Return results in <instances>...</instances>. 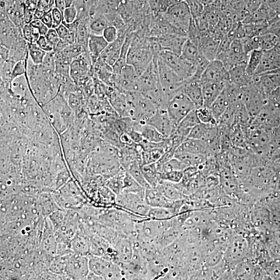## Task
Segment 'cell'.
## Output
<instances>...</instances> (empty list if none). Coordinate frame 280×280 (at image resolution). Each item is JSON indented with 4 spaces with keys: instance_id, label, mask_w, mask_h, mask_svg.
Wrapping results in <instances>:
<instances>
[{
    "instance_id": "6da1fadb",
    "label": "cell",
    "mask_w": 280,
    "mask_h": 280,
    "mask_svg": "<svg viewBox=\"0 0 280 280\" xmlns=\"http://www.w3.org/2000/svg\"><path fill=\"white\" fill-rule=\"evenodd\" d=\"M167 21L179 33L187 36L193 17L185 2L170 6L164 15Z\"/></svg>"
},
{
    "instance_id": "7a4b0ae2",
    "label": "cell",
    "mask_w": 280,
    "mask_h": 280,
    "mask_svg": "<svg viewBox=\"0 0 280 280\" xmlns=\"http://www.w3.org/2000/svg\"><path fill=\"white\" fill-rule=\"evenodd\" d=\"M89 265L90 271L103 279H122L125 278L121 267L108 257L90 255Z\"/></svg>"
},
{
    "instance_id": "3957f363",
    "label": "cell",
    "mask_w": 280,
    "mask_h": 280,
    "mask_svg": "<svg viewBox=\"0 0 280 280\" xmlns=\"http://www.w3.org/2000/svg\"><path fill=\"white\" fill-rule=\"evenodd\" d=\"M158 71L160 84L168 100L183 88L186 81H184L159 58L158 60Z\"/></svg>"
},
{
    "instance_id": "277c9868",
    "label": "cell",
    "mask_w": 280,
    "mask_h": 280,
    "mask_svg": "<svg viewBox=\"0 0 280 280\" xmlns=\"http://www.w3.org/2000/svg\"><path fill=\"white\" fill-rule=\"evenodd\" d=\"M167 109L172 121L177 126L190 112L196 110V107L183 88L169 99Z\"/></svg>"
},
{
    "instance_id": "5b68a950",
    "label": "cell",
    "mask_w": 280,
    "mask_h": 280,
    "mask_svg": "<svg viewBox=\"0 0 280 280\" xmlns=\"http://www.w3.org/2000/svg\"><path fill=\"white\" fill-rule=\"evenodd\" d=\"M159 58L185 81L192 78L196 73L195 66L181 55L162 50Z\"/></svg>"
},
{
    "instance_id": "8992f818",
    "label": "cell",
    "mask_w": 280,
    "mask_h": 280,
    "mask_svg": "<svg viewBox=\"0 0 280 280\" xmlns=\"http://www.w3.org/2000/svg\"><path fill=\"white\" fill-rule=\"evenodd\" d=\"M116 206L136 215L149 218L150 207L145 196L133 193H124L116 196Z\"/></svg>"
},
{
    "instance_id": "52a82bcc",
    "label": "cell",
    "mask_w": 280,
    "mask_h": 280,
    "mask_svg": "<svg viewBox=\"0 0 280 280\" xmlns=\"http://www.w3.org/2000/svg\"><path fill=\"white\" fill-rule=\"evenodd\" d=\"M269 98L259 91L253 83L243 88V101L250 117L251 123L267 104Z\"/></svg>"
},
{
    "instance_id": "ba28073f",
    "label": "cell",
    "mask_w": 280,
    "mask_h": 280,
    "mask_svg": "<svg viewBox=\"0 0 280 280\" xmlns=\"http://www.w3.org/2000/svg\"><path fill=\"white\" fill-rule=\"evenodd\" d=\"M154 55L150 45L145 46H130L127 57V63L133 67L139 76L152 62Z\"/></svg>"
},
{
    "instance_id": "9c48e42d",
    "label": "cell",
    "mask_w": 280,
    "mask_h": 280,
    "mask_svg": "<svg viewBox=\"0 0 280 280\" xmlns=\"http://www.w3.org/2000/svg\"><path fill=\"white\" fill-rule=\"evenodd\" d=\"M249 54L245 51L242 39H236L229 49L225 52L218 55L216 59L222 62L229 71L237 65L247 64Z\"/></svg>"
},
{
    "instance_id": "30bf717a",
    "label": "cell",
    "mask_w": 280,
    "mask_h": 280,
    "mask_svg": "<svg viewBox=\"0 0 280 280\" xmlns=\"http://www.w3.org/2000/svg\"><path fill=\"white\" fill-rule=\"evenodd\" d=\"M24 38L22 29L18 28L11 21L6 7L1 9V45L10 49Z\"/></svg>"
},
{
    "instance_id": "8fae6325",
    "label": "cell",
    "mask_w": 280,
    "mask_h": 280,
    "mask_svg": "<svg viewBox=\"0 0 280 280\" xmlns=\"http://www.w3.org/2000/svg\"><path fill=\"white\" fill-rule=\"evenodd\" d=\"M65 257L66 274L73 279H86L90 272L89 258L77 253Z\"/></svg>"
},
{
    "instance_id": "7c38bea8",
    "label": "cell",
    "mask_w": 280,
    "mask_h": 280,
    "mask_svg": "<svg viewBox=\"0 0 280 280\" xmlns=\"http://www.w3.org/2000/svg\"><path fill=\"white\" fill-rule=\"evenodd\" d=\"M158 58L154 57L147 69L138 77L137 91L144 94L161 87L158 71Z\"/></svg>"
},
{
    "instance_id": "4fadbf2b",
    "label": "cell",
    "mask_w": 280,
    "mask_h": 280,
    "mask_svg": "<svg viewBox=\"0 0 280 280\" xmlns=\"http://www.w3.org/2000/svg\"><path fill=\"white\" fill-rule=\"evenodd\" d=\"M221 38L212 31L201 32L198 48L200 53L210 62L216 59Z\"/></svg>"
},
{
    "instance_id": "5bb4252c",
    "label": "cell",
    "mask_w": 280,
    "mask_h": 280,
    "mask_svg": "<svg viewBox=\"0 0 280 280\" xmlns=\"http://www.w3.org/2000/svg\"><path fill=\"white\" fill-rule=\"evenodd\" d=\"M155 128L166 138L175 131L177 125L170 116L167 109H158L147 122Z\"/></svg>"
},
{
    "instance_id": "9a60e30c",
    "label": "cell",
    "mask_w": 280,
    "mask_h": 280,
    "mask_svg": "<svg viewBox=\"0 0 280 280\" xmlns=\"http://www.w3.org/2000/svg\"><path fill=\"white\" fill-rule=\"evenodd\" d=\"M137 78L133 67L127 64L118 73L113 74V83L118 89L128 93L137 91Z\"/></svg>"
},
{
    "instance_id": "2e32d148",
    "label": "cell",
    "mask_w": 280,
    "mask_h": 280,
    "mask_svg": "<svg viewBox=\"0 0 280 280\" xmlns=\"http://www.w3.org/2000/svg\"><path fill=\"white\" fill-rule=\"evenodd\" d=\"M201 81H212L230 84L229 71L218 59L210 62L203 74Z\"/></svg>"
},
{
    "instance_id": "e0dca14e",
    "label": "cell",
    "mask_w": 280,
    "mask_h": 280,
    "mask_svg": "<svg viewBox=\"0 0 280 280\" xmlns=\"http://www.w3.org/2000/svg\"><path fill=\"white\" fill-rule=\"evenodd\" d=\"M162 50H166L181 55L188 39L187 36L179 33H171L158 37Z\"/></svg>"
},
{
    "instance_id": "ac0fdd59",
    "label": "cell",
    "mask_w": 280,
    "mask_h": 280,
    "mask_svg": "<svg viewBox=\"0 0 280 280\" xmlns=\"http://www.w3.org/2000/svg\"><path fill=\"white\" fill-rule=\"evenodd\" d=\"M183 91L198 109L204 107V96L201 79H190L183 87Z\"/></svg>"
},
{
    "instance_id": "d6986e66",
    "label": "cell",
    "mask_w": 280,
    "mask_h": 280,
    "mask_svg": "<svg viewBox=\"0 0 280 280\" xmlns=\"http://www.w3.org/2000/svg\"><path fill=\"white\" fill-rule=\"evenodd\" d=\"M201 81L204 96V107L210 108L227 84L212 81H201Z\"/></svg>"
},
{
    "instance_id": "ffe728a7",
    "label": "cell",
    "mask_w": 280,
    "mask_h": 280,
    "mask_svg": "<svg viewBox=\"0 0 280 280\" xmlns=\"http://www.w3.org/2000/svg\"><path fill=\"white\" fill-rule=\"evenodd\" d=\"M189 153L207 156L211 153L208 146L202 140L186 138L176 150L175 153Z\"/></svg>"
},
{
    "instance_id": "44dd1931",
    "label": "cell",
    "mask_w": 280,
    "mask_h": 280,
    "mask_svg": "<svg viewBox=\"0 0 280 280\" xmlns=\"http://www.w3.org/2000/svg\"><path fill=\"white\" fill-rule=\"evenodd\" d=\"M247 64L237 65L229 70L230 84L243 88L253 83V77L247 73Z\"/></svg>"
},
{
    "instance_id": "7402d4cb",
    "label": "cell",
    "mask_w": 280,
    "mask_h": 280,
    "mask_svg": "<svg viewBox=\"0 0 280 280\" xmlns=\"http://www.w3.org/2000/svg\"><path fill=\"white\" fill-rule=\"evenodd\" d=\"M108 45L109 43L103 35L90 34L88 44V51L94 66Z\"/></svg>"
},
{
    "instance_id": "603a6c76",
    "label": "cell",
    "mask_w": 280,
    "mask_h": 280,
    "mask_svg": "<svg viewBox=\"0 0 280 280\" xmlns=\"http://www.w3.org/2000/svg\"><path fill=\"white\" fill-rule=\"evenodd\" d=\"M201 123L198 117L196 109L190 112L177 125L173 134L186 139L191 130L197 124Z\"/></svg>"
},
{
    "instance_id": "cb8c5ba5",
    "label": "cell",
    "mask_w": 280,
    "mask_h": 280,
    "mask_svg": "<svg viewBox=\"0 0 280 280\" xmlns=\"http://www.w3.org/2000/svg\"><path fill=\"white\" fill-rule=\"evenodd\" d=\"M225 87L210 107L217 124L230 104Z\"/></svg>"
},
{
    "instance_id": "d4e9b609",
    "label": "cell",
    "mask_w": 280,
    "mask_h": 280,
    "mask_svg": "<svg viewBox=\"0 0 280 280\" xmlns=\"http://www.w3.org/2000/svg\"><path fill=\"white\" fill-rule=\"evenodd\" d=\"M28 56V43L24 38L20 39L10 49L9 60L15 63L25 61Z\"/></svg>"
},
{
    "instance_id": "484cf974",
    "label": "cell",
    "mask_w": 280,
    "mask_h": 280,
    "mask_svg": "<svg viewBox=\"0 0 280 280\" xmlns=\"http://www.w3.org/2000/svg\"><path fill=\"white\" fill-rule=\"evenodd\" d=\"M156 188L167 198L172 201L182 200L181 192L176 183L162 179Z\"/></svg>"
},
{
    "instance_id": "4316f807",
    "label": "cell",
    "mask_w": 280,
    "mask_h": 280,
    "mask_svg": "<svg viewBox=\"0 0 280 280\" xmlns=\"http://www.w3.org/2000/svg\"><path fill=\"white\" fill-rule=\"evenodd\" d=\"M109 26V20L105 15L95 14L90 18L89 28L90 34L102 35L104 30Z\"/></svg>"
},
{
    "instance_id": "83f0119b",
    "label": "cell",
    "mask_w": 280,
    "mask_h": 280,
    "mask_svg": "<svg viewBox=\"0 0 280 280\" xmlns=\"http://www.w3.org/2000/svg\"><path fill=\"white\" fill-rule=\"evenodd\" d=\"M137 131L141 133L146 141L153 143H159L164 141L166 138L161 133H160L152 126L146 124H139Z\"/></svg>"
},
{
    "instance_id": "f1b7e54d",
    "label": "cell",
    "mask_w": 280,
    "mask_h": 280,
    "mask_svg": "<svg viewBox=\"0 0 280 280\" xmlns=\"http://www.w3.org/2000/svg\"><path fill=\"white\" fill-rule=\"evenodd\" d=\"M142 169L150 186L152 188H156L162 180L156 163L143 165L142 166Z\"/></svg>"
},
{
    "instance_id": "f546056e",
    "label": "cell",
    "mask_w": 280,
    "mask_h": 280,
    "mask_svg": "<svg viewBox=\"0 0 280 280\" xmlns=\"http://www.w3.org/2000/svg\"><path fill=\"white\" fill-rule=\"evenodd\" d=\"M120 5L121 0H98L95 14L107 15L119 13Z\"/></svg>"
},
{
    "instance_id": "4dcf8cb0",
    "label": "cell",
    "mask_w": 280,
    "mask_h": 280,
    "mask_svg": "<svg viewBox=\"0 0 280 280\" xmlns=\"http://www.w3.org/2000/svg\"><path fill=\"white\" fill-rule=\"evenodd\" d=\"M174 157L179 159L188 167H197L206 161V156L189 153H175Z\"/></svg>"
},
{
    "instance_id": "1f68e13d",
    "label": "cell",
    "mask_w": 280,
    "mask_h": 280,
    "mask_svg": "<svg viewBox=\"0 0 280 280\" xmlns=\"http://www.w3.org/2000/svg\"><path fill=\"white\" fill-rule=\"evenodd\" d=\"M126 170L123 169L117 174L106 179V185L116 195L123 193Z\"/></svg>"
},
{
    "instance_id": "d6a6232c",
    "label": "cell",
    "mask_w": 280,
    "mask_h": 280,
    "mask_svg": "<svg viewBox=\"0 0 280 280\" xmlns=\"http://www.w3.org/2000/svg\"><path fill=\"white\" fill-rule=\"evenodd\" d=\"M90 18L77 20L79 22L77 43L84 46L88 51V44L90 35L89 28Z\"/></svg>"
},
{
    "instance_id": "836d02e7",
    "label": "cell",
    "mask_w": 280,
    "mask_h": 280,
    "mask_svg": "<svg viewBox=\"0 0 280 280\" xmlns=\"http://www.w3.org/2000/svg\"><path fill=\"white\" fill-rule=\"evenodd\" d=\"M123 193H133L145 196L146 189L140 185L131 175L126 171Z\"/></svg>"
},
{
    "instance_id": "e575fe53",
    "label": "cell",
    "mask_w": 280,
    "mask_h": 280,
    "mask_svg": "<svg viewBox=\"0 0 280 280\" xmlns=\"http://www.w3.org/2000/svg\"><path fill=\"white\" fill-rule=\"evenodd\" d=\"M201 55L198 47L188 39L183 48L181 56L195 66Z\"/></svg>"
},
{
    "instance_id": "d590c367",
    "label": "cell",
    "mask_w": 280,
    "mask_h": 280,
    "mask_svg": "<svg viewBox=\"0 0 280 280\" xmlns=\"http://www.w3.org/2000/svg\"><path fill=\"white\" fill-rule=\"evenodd\" d=\"M263 55V51L262 50H254L250 53L246 70L250 77L253 78L255 75L256 70L261 63Z\"/></svg>"
},
{
    "instance_id": "8d00e7d4",
    "label": "cell",
    "mask_w": 280,
    "mask_h": 280,
    "mask_svg": "<svg viewBox=\"0 0 280 280\" xmlns=\"http://www.w3.org/2000/svg\"><path fill=\"white\" fill-rule=\"evenodd\" d=\"M28 48L31 62L36 65H42L47 52L40 48L36 43H28Z\"/></svg>"
},
{
    "instance_id": "74e56055",
    "label": "cell",
    "mask_w": 280,
    "mask_h": 280,
    "mask_svg": "<svg viewBox=\"0 0 280 280\" xmlns=\"http://www.w3.org/2000/svg\"><path fill=\"white\" fill-rule=\"evenodd\" d=\"M156 166L160 173L167 172L172 171H184L188 167H189L174 157L163 165L161 166H157L156 165Z\"/></svg>"
},
{
    "instance_id": "f35d334b",
    "label": "cell",
    "mask_w": 280,
    "mask_h": 280,
    "mask_svg": "<svg viewBox=\"0 0 280 280\" xmlns=\"http://www.w3.org/2000/svg\"><path fill=\"white\" fill-rule=\"evenodd\" d=\"M216 125L200 123L191 130L188 137L203 141L211 128Z\"/></svg>"
},
{
    "instance_id": "ab89813d",
    "label": "cell",
    "mask_w": 280,
    "mask_h": 280,
    "mask_svg": "<svg viewBox=\"0 0 280 280\" xmlns=\"http://www.w3.org/2000/svg\"><path fill=\"white\" fill-rule=\"evenodd\" d=\"M39 0H25L24 4V22L25 24H30L34 19Z\"/></svg>"
},
{
    "instance_id": "60d3db41",
    "label": "cell",
    "mask_w": 280,
    "mask_h": 280,
    "mask_svg": "<svg viewBox=\"0 0 280 280\" xmlns=\"http://www.w3.org/2000/svg\"><path fill=\"white\" fill-rule=\"evenodd\" d=\"M175 216L169 209L165 208L150 207L148 217L154 220H168Z\"/></svg>"
},
{
    "instance_id": "b9f144b4",
    "label": "cell",
    "mask_w": 280,
    "mask_h": 280,
    "mask_svg": "<svg viewBox=\"0 0 280 280\" xmlns=\"http://www.w3.org/2000/svg\"><path fill=\"white\" fill-rule=\"evenodd\" d=\"M196 112L201 123L215 125H217L216 120L210 108L203 107L196 109Z\"/></svg>"
},
{
    "instance_id": "7bdbcfd3",
    "label": "cell",
    "mask_w": 280,
    "mask_h": 280,
    "mask_svg": "<svg viewBox=\"0 0 280 280\" xmlns=\"http://www.w3.org/2000/svg\"><path fill=\"white\" fill-rule=\"evenodd\" d=\"M86 51H88L84 46L77 43L69 45L61 52L66 58L72 62L74 59Z\"/></svg>"
},
{
    "instance_id": "ee69618b",
    "label": "cell",
    "mask_w": 280,
    "mask_h": 280,
    "mask_svg": "<svg viewBox=\"0 0 280 280\" xmlns=\"http://www.w3.org/2000/svg\"><path fill=\"white\" fill-rule=\"evenodd\" d=\"M22 31L23 37L28 43H36L41 36L39 31L30 24L24 25Z\"/></svg>"
},
{
    "instance_id": "f6af8a7d",
    "label": "cell",
    "mask_w": 280,
    "mask_h": 280,
    "mask_svg": "<svg viewBox=\"0 0 280 280\" xmlns=\"http://www.w3.org/2000/svg\"><path fill=\"white\" fill-rule=\"evenodd\" d=\"M161 178L164 181L178 184L181 182L184 176L183 171H172L167 172L160 173Z\"/></svg>"
},
{
    "instance_id": "bcb514c9",
    "label": "cell",
    "mask_w": 280,
    "mask_h": 280,
    "mask_svg": "<svg viewBox=\"0 0 280 280\" xmlns=\"http://www.w3.org/2000/svg\"><path fill=\"white\" fill-rule=\"evenodd\" d=\"M29 56L25 61L16 63L14 67L12 74V81L19 77L25 75L27 72Z\"/></svg>"
},
{
    "instance_id": "7dc6e473",
    "label": "cell",
    "mask_w": 280,
    "mask_h": 280,
    "mask_svg": "<svg viewBox=\"0 0 280 280\" xmlns=\"http://www.w3.org/2000/svg\"><path fill=\"white\" fill-rule=\"evenodd\" d=\"M185 2L190 9L194 19H197L202 16L204 12V7L198 0H185Z\"/></svg>"
},
{
    "instance_id": "c3c4849f",
    "label": "cell",
    "mask_w": 280,
    "mask_h": 280,
    "mask_svg": "<svg viewBox=\"0 0 280 280\" xmlns=\"http://www.w3.org/2000/svg\"><path fill=\"white\" fill-rule=\"evenodd\" d=\"M64 23L71 24L75 22L77 19V11L75 7L73 5L67 7L63 12Z\"/></svg>"
},
{
    "instance_id": "681fc988",
    "label": "cell",
    "mask_w": 280,
    "mask_h": 280,
    "mask_svg": "<svg viewBox=\"0 0 280 280\" xmlns=\"http://www.w3.org/2000/svg\"><path fill=\"white\" fill-rule=\"evenodd\" d=\"M42 65L48 71L55 73V56L54 51L47 53Z\"/></svg>"
},
{
    "instance_id": "f907efd6",
    "label": "cell",
    "mask_w": 280,
    "mask_h": 280,
    "mask_svg": "<svg viewBox=\"0 0 280 280\" xmlns=\"http://www.w3.org/2000/svg\"><path fill=\"white\" fill-rule=\"evenodd\" d=\"M55 8V0H39L36 10L46 14Z\"/></svg>"
},
{
    "instance_id": "816d5d0a",
    "label": "cell",
    "mask_w": 280,
    "mask_h": 280,
    "mask_svg": "<svg viewBox=\"0 0 280 280\" xmlns=\"http://www.w3.org/2000/svg\"><path fill=\"white\" fill-rule=\"evenodd\" d=\"M109 44L115 41L118 36V29L112 26H108L103 32L102 35Z\"/></svg>"
},
{
    "instance_id": "f5cc1de1",
    "label": "cell",
    "mask_w": 280,
    "mask_h": 280,
    "mask_svg": "<svg viewBox=\"0 0 280 280\" xmlns=\"http://www.w3.org/2000/svg\"><path fill=\"white\" fill-rule=\"evenodd\" d=\"M52 14L53 19V27L56 28L62 24L64 22L63 12L57 8H55L52 11Z\"/></svg>"
},
{
    "instance_id": "db71d44e",
    "label": "cell",
    "mask_w": 280,
    "mask_h": 280,
    "mask_svg": "<svg viewBox=\"0 0 280 280\" xmlns=\"http://www.w3.org/2000/svg\"><path fill=\"white\" fill-rule=\"evenodd\" d=\"M36 43L40 48L47 53L54 51V46L48 41L45 35L40 36Z\"/></svg>"
},
{
    "instance_id": "11a10c76",
    "label": "cell",
    "mask_w": 280,
    "mask_h": 280,
    "mask_svg": "<svg viewBox=\"0 0 280 280\" xmlns=\"http://www.w3.org/2000/svg\"><path fill=\"white\" fill-rule=\"evenodd\" d=\"M45 36L50 43L54 46L55 50L60 40H61L56 29L55 28L50 29Z\"/></svg>"
},
{
    "instance_id": "9f6ffc18",
    "label": "cell",
    "mask_w": 280,
    "mask_h": 280,
    "mask_svg": "<svg viewBox=\"0 0 280 280\" xmlns=\"http://www.w3.org/2000/svg\"><path fill=\"white\" fill-rule=\"evenodd\" d=\"M30 24L36 29L41 35H46L50 29L40 19H33Z\"/></svg>"
},
{
    "instance_id": "6f0895ef",
    "label": "cell",
    "mask_w": 280,
    "mask_h": 280,
    "mask_svg": "<svg viewBox=\"0 0 280 280\" xmlns=\"http://www.w3.org/2000/svg\"><path fill=\"white\" fill-rule=\"evenodd\" d=\"M55 29L61 39H65L69 33V28L64 23L55 28Z\"/></svg>"
},
{
    "instance_id": "680465c9",
    "label": "cell",
    "mask_w": 280,
    "mask_h": 280,
    "mask_svg": "<svg viewBox=\"0 0 280 280\" xmlns=\"http://www.w3.org/2000/svg\"><path fill=\"white\" fill-rule=\"evenodd\" d=\"M0 66H3L9 59L10 55V49L1 45V50H0Z\"/></svg>"
},
{
    "instance_id": "91938a15",
    "label": "cell",
    "mask_w": 280,
    "mask_h": 280,
    "mask_svg": "<svg viewBox=\"0 0 280 280\" xmlns=\"http://www.w3.org/2000/svg\"><path fill=\"white\" fill-rule=\"evenodd\" d=\"M271 137L273 145L276 148L280 147V127L273 130Z\"/></svg>"
},
{
    "instance_id": "94428289",
    "label": "cell",
    "mask_w": 280,
    "mask_h": 280,
    "mask_svg": "<svg viewBox=\"0 0 280 280\" xmlns=\"http://www.w3.org/2000/svg\"><path fill=\"white\" fill-rule=\"evenodd\" d=\"M43 24L49 29L53 27V19L52 11L46 13L41 19Z\"/></svg>"
},
{
    "instance_id": "6125c7cd",
    "label": "cell",
    "mask_w": 280,
    "mask_h": 280,
    "mask_svg": "<svg viewBox=\"0 0 280 280\" xmlns=\"http://www.w3.org/2000/svg\"><path fill=\"white\" fill-rule=\"evenodd\" d=\"M55 8L63 12L67 8L65 0H55Z\"/></svg>"
}]
</instances>
